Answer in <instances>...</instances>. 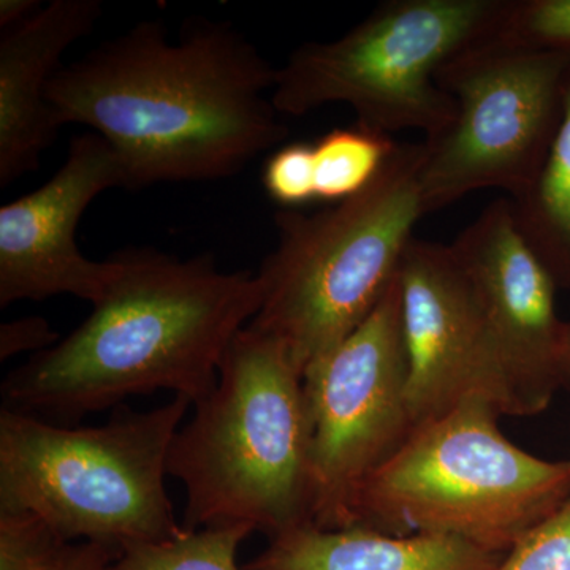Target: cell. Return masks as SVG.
I'll return each instance as SVG.
<instances>
[{
	"label": "cell",
	"mask_w": 570,
	"mask_h": 570,
	"mask_svg": "<svg viewBox=\"0 0 570 570\" xmlns=\"http://www.w3.org/2000/svg\"><path fill=\"white\" fill-rule=\"evenodd\" d=\"M276 73L230 21H187L171 41L163 21L145 20L62 66L47 100L61 127L110 145L124 189L217 181L288 137Z\"/></svg>",
	"instance_id": "1"
},
{
	"label": "cell",
	"mask_w": 570,
	"mask_h": 570,
	"mask_svg": "<svg viewBox=\"0 0 570 570\" xmlns=\"http://www.w3.org/2000/svg\"><path fill=\"white\" fill-rule=\"evenodd\" d=\"M116 255L92 313L2 382L3 407L69 426L129 396L168 390L195 406L216 389L225 352L261 309L257 273L223 272L209 254Z\"/></svg>",
	"instance_id": "2"
},
{
	"label": "cell",
	"mask_w": 570,
	"mask_h": 570,
	"mask_svg": "<svg viewBox=\"0 0 570 570\" xmlns=\"http://www.w3.org/2000/svg\"><path fill=\"white\" fill-rule=\"evenodd\" d=\"M311 445L302 374L279 341L245 326L168 452V475L187 491L183 527L245 524L273 539L313 524Z\"/></svg>",
	"instance_id": "3"
},
{
	"label": "cell",
	"mask_w": 570,
	"mask_h": 570,
	"mask_svg": "<svg viewBox=\"0 0 570 570\" xmlns=\"http://www.w3.org/2000/svg\"><path fill=\"white\" fill-rule=\"evenodd\" d=\"M423 159V142L397 145L355 197L314 214H275L277 246L258 268L264 298L247 326L279 341L302 376L376 309L396 279L426 214Z\"/></svg>",
	"instance_id": "4"
},
{
	"label": "cell",
	"mask_w": 570,
	"mask_h": 570,
	"mask_svg": "<svg viewBox=\"0 0 570 570\" xmlns=\"http://www.w3.org/2000/svg\"><path fill=\"white\" fill-rule=\"evenodd\" d=\"M190 401L118 411L102 426L55 425L0 411V510L47 521L67 543L121 554L183 530L165 490L168 452Z\"/></svg>",
	"instance_id": "5"
},
{
	"label": "cell",
	"mask_w": 570,
	"mask_h": 570,
	"mask_svg": "<svg viewBox=\"0 0 570 570\" xmlns=\"http://www.w3.org/2000/svg\"><path fill=\"white\" fill-rule=\"evenodd\" d=\"M501 417L493 400L471 396L415 428L360 490L355 524L452 535L508 553L569 497L570 459L519 448L499 428Z\"/></svg>",
	"instance_id": "6"
},
{
	"label": "cell",
	"mask_w": 570,
	"mask_h": 570,
	"mask_svg": "<svg viewBox=\"0 0 570 570\" xmlns=\"http://www.w3.org/2000/svg\"><path fill=\"white\" fill-rule=\"evenodd\" d=\"M509 0H390L332 41H309L277 67L273 104L305 116L330 104L354 108L356 124L392 137H436L456 116L438 85L441 67L494 39Z\"/></svg>",
	"instance_id": "7"
},
{
	"label": "cell",
	"mask_w": 570,
	"mask_h": 570,
	"mask_svg": "<svg viewBox=\"0 0 570 570\" xmlns=\"http://www.w3.org/2000/svg\"><path fill=\"white\" fill-rule=\"evenodd\" d=\"M570 55L491 39L438 71L455 99L448 129L426 138L420 174L425 213L483 189L519 194L538 174L562 115Z\"/></svg>",
	"instance_id": "8"
},
{
	"label": "cell",
	"mask_w": 570,
	"mask_h": 570,
	"mask_svg": "<svg viewBox=\"0 0 570 570\" xmlns=\"http://www.w3.org/2000/svg\"><path fill=\"white\" fill-rule=\"evenodd\" d=\"M303 384L313 428L311 523L354 527L360 490L414 431L397 276L376 309L307 367Z\"/></svg>",
	"instance_id": "9"
},
{
	"label": "cell",
	"mask_w": 570,
	"mask_h": 570,
	"mask_svg": "<svg viewBox=\"0 0 570 570\" xmlns=\"http://www.w3.org/2000/svg\"><path fill=\"white\" fill-rule=\"evenodd\" d=\"M397 283L414 430L471 396L490 397L509 415L497 341L452 247L412 239Z\"/></svg>",
	"instance_id": "10"
},
{
	"label": "cell",
	"mask_w": 570,
	"mask_h": 570,
	"mask_svg": "<svg viewBox=\"0 0 570 570\" xmlns=\"http://www.w3.org/2000/svg\"><path fill=\"white\" fill-rule=\"evenodd\" d=\"M483 307L504 367L509 417H532L562 390L566 321L557 283L521 235L509 198L487 206L450 245Z\"/></svg>",
	"instance_id": "11"
},
{
	"label": "cell",
	"mask_w": 570,
	"mask_h": 570,
	"mask_svg": "<svg viewBox=\"0 0 570 570\" xmlns=\"http://www.w3.org/2000/svg\"><path fill=\"white\" fill-rule=\"evenodd\" d=\"M124 187L118 159L100 135L71 140L66 163L39 189L0 208V306L73 295L96 305L119 272L118 255L91 261L78 249L82 214Z\"/></svg>",
	"instance_id": "12"
},
{
	"label": "cell",
	"mask_w": 570,
	"mask_h": 570,
	"mask_svg": "<svg viewBox=\"0 0 570 570\" xmlns=\"http://www.w3.org/2000/svg\"><path fill=\"white\" fill-rule=\"evenodd\" d=\"M104 14L102 0H52L0 31V187L39 170L61 124L47 100L63 52Z\"/></svg>",
	"instance_id": "13"
},
{
	"label": "cell",
	"mask_w": 570,
	"mask_h": 570,
	"mask_svg": "<svg viewBox=\"0 0 570 570\" xmlns=\"http://www.w3.org/2000/svg\"><path fill=\"white\" fill-rule=\"evenodd\" d=\"M504 554L441 534L395 535L314 524L269 539L245 570H494Z\"/></svg>",
	"instance_id": "14"
},
{
	"label": "cell",
	"mask_w": 570,
	"mask_h": 570,
	"mask_svg": "<svg viewBox=\"0 0 570 570\" xmlns=\"http://www.w3.org/2000/svg\"><path fill=\"white\" fill-rule=\"evenodd\" d=\"M509 198L513 219L558 288L570 291V67L560 126L538 174Z\"/></svg>",
	"instance_id": "15"
},
{
	"label": "cell",
	"mask_w": 570,
	"mask_h": 570,
	"mask_svg": "<svg viewBox=\"0 0 570 570\" xmlns=\"http://www.w3.org/2000/svg\"><path fill=\"white\" fill-rule=\"evenodd\" d=\"M397 145L390 135L355 122L348 129H333L314 146L316 200L340 204L365 190Z\"/></svg>",
	"instance_id": "16"
},
{
	"label": "cell",
	"mask_w": 570,
	"mask_h": 570,
	"mask_svg": "<svg viewBox=\"0 0 570 570\" xmlns=\"http://www.w3.org/2000/svg\"><path fill=\"white\" fill-rule=\"evenodd\" d=\"M253 528L245 524L183 530L163 542L126 547L108 570H245L236 562Z\"/></svg>",
	"instance_id": "17"
},
{
	"label": "cell",
	"mask_w": 570,
	"mask_h": 570,
	"mask_svg": "<svg viewBox=\"0 0 570 570\" xmlns=\"http://www.w3.org/2000/svg\"><path fill=\"white\" fill-rule=\"evenodd\" d=\"M494 39L570 55V0H509Z\"/></svg>",
	"instance_id": "18"
},
{
	"label": "cell",
	"mask_w": 570,
	"mask_h": 570,
	"mask_svg": "<svg viewBox=\"0 0 570 570\" xmlns=\"http://www.w3.org/2000/svg\"><path fill=\"white\" fill-rule=\"evenodd\" d=\"M67 546L40 517L0 510V570H51Z\"/></svg>",
	"instance_id": "19"
},
{
	"label": "cell",
	"mask_w": 570,
	"mask_h": 570,
	"mask_svg": "<svg viewBox=\"0 0 570 570\" xmlns=\"http://www.w3.org/2000/svg\"><path fill=\"white\" fill-rule=\"evenodd\" d=\"M494 570H570V494L531 528Z\"/></svg>",
	"instance_id": "20"
},
{
	"label": "cell",
	"mask_w": 570,
	"mask_h": 570,
	"mask_svg": "<svg viewBox=\"0 0 570 570\" xmlns=\"http://www.w3.org/2000/svg\"><path fill=\"white\" fill-rule=\"evenodd\" d=\"M262 181L268 197L283 209L316 202V167L311 142H288L268 157Z\"/></svg>",
	"instance_id": "21"
},
{
	"label": "cell",
	"mask_w": 570,
	"mask_h": 570,
	"mask_svg": "<svg viewBox=\"0 0 570 570\" xmlns=\"http://www.w3.org/2000/svg\"><path fill=\"white\" fill-rule=\"evenodd\" d=\"M61 341L59 333L51 328L43 317L17 318L0 325V360L31 352L32 355L48 351Z\"/></svg>",
	"instance_id": "22"
},
{
	"label": "cell",
	"mask_w": 570,
	"mask_h": 570,
	"mask_svg": "<svg viewBox=\"0 0 570 570\" xmlns=\"http://www.w3.org/2000/svg\"><path fill=\"white\" fill-rule=\"evenodd\" d=\"M118 557L115 550L99 543H69L51 570H108Z\"/></svg>",
	"instance_id": "23"
},
{
	"label": "cell",
	"mask_w": 570,
	"mask_h": 570,
	"mask_svg": "<svg viewBox=\"0 0 570 570\" xmlns=\"http://www.w3.org/2000/svg\"><path fill=\"white\" fill-rule=\"evenodd\" d=\"M43 3L40 0H2L0 2V31L28 20Z\"/></svg>",
	"instance_id": "24"
},
{
	"label": "cell",
	"mask_w": 570,
	"mask_h": 570,
	"mask_svg": "<svg viewBox=\"0 0 570 570\" xmlns=\"http://www.w3.org/2000/svg\"><path fill=\"white\" fill-rule=\"evenodd\" d=\"M562 390L570 392V321H566L564 351H562Z\"/></svg>",
	"instance_id": "25"
}]
</instances>
